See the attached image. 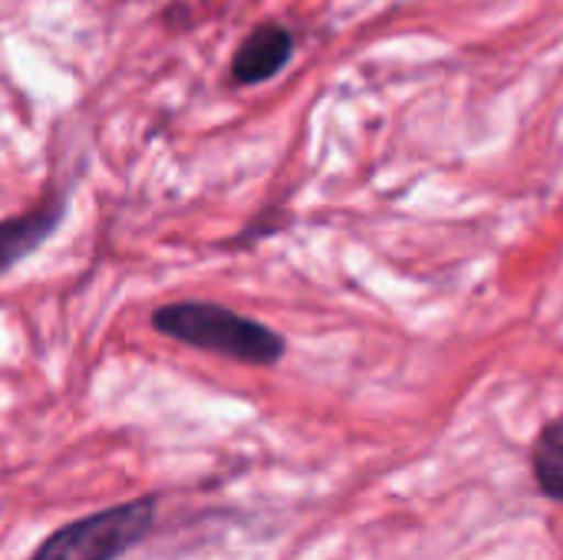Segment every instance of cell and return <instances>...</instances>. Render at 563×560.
Wrapping results in <instances>:
<instances>
[{
    "label": "cell",
    "instance_id": "3",
    "mask_svg": "<svg viewBox=\"0 0 563 560\" xmlns=\"http://www.w3.org/2000/svg\"><path fill=\"white\" fill-rule=\"evenodd\" d=\"M290 56H294L290 30L280 23H261L238 46V53L231 59V76L241 86H254V83L277 76L290 63Z\"/></svg>",
    "mask_w": 563,
    "mask_h": 560
},
{
    "label": "cell",
    "instance_id": "2",
    "mask_svg": "<svg viewBox=\"0 0 563 560\" xmlns=\"http://www.w3.org/2000/svg\"><path fill=\"white\" fill-rule=\"evenodd\" d=\"M155 521L158 495H139L56 528L26 560H122L155 531Z\"/></svg>",
    "mask_w": 563,
    "mask_h": 560
},
{
    "label": "cell",
    "instance_id": "5",
    "mask_svg": "<svg viewBox=\"0 0 563 560\" xmlns=\"http://www.w3.org/2000/svg\"><path fill=\"white\" fill-rule=\"evenodd\" d=\"M531 472L544 498L563 502V416L541 429L531 452Z\"/></svg>",
    "mask_w": 563,
    "mask_h": 560
},
{
    "label": "cell",
    "instance_id": "4",
    "mask_svg": "<svg viewBox=\"0 0 563 560\" xmlns=\"http://www.w3.org/2000/svg\"><path fill=\"white\" fill-rule=\"evenodd\" d=\"M66 205L59 198H46L40 208L26 211V215H13L7 221H0V277L20 264L23 257H30L63 221Z\"/></svg>",
    "mask_w": 563,
    "mask_h": 560
},
{
    "label": "cell",
    "instance_id": "1",
    "mask_svg": "<svg viewBox=\"0 0 563 560\" xmlns=\"http://www.w3.org/2000/svg\"><path fill=\"white\" fill-rule=\"evenodd\" d=\"M152 327L185 347L218 353L247 366H274L287 353V343L277 330L205 300L158 307L152 314Z\"/></svg>",
    "mask_w": 563,
    "mask_h": 560
}]
</instances>
